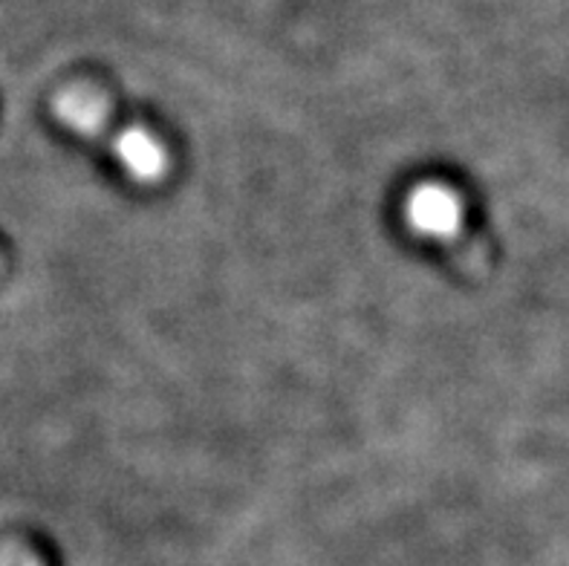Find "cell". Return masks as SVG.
<instances>
[{
	"mask_svg": "<svg viewBox=\"0 0 569 566\" xmlns=\"http://www.w3.org/2000/svg\"><path fill=\"white\" fill-rule=\"evenodd\" d=\"M405 220L426 240H451L462 229V202L446 186H419L405 202Z\"/></svg>",
	"mask_w": 569,
	"mask_h": 566,
	"instance_id": "1",
	"label": "cell"
},
{
	"mask_svg": "<svg viewBox=\"0 0 569 566\" xmlns=\"http://www.w3.org/2000/svg\"><path fill=\"white\" fill-rule=\"evenodd\" d=\"M113 153L128 177L139 182H153L166 173V148L142 128H128L116 137Z\"/></svg>",
	"mask_w": 569,
	"mask_h": 566,
	"instance_id": "2",
	"label": "cell"
},
{
	"mask_svg": "<svg viewBox=\"0 0 569 566\" xmlns=\"http://www.w3.org/2000/svg\"><path fill=\"white\" fill-rule=\"evenodd\" d=\"M7 566H32V564H23V560H21V564H18V560H14V564H7Z\"/></svg>",
	"mask_w": 569,
	"mask_h": 566,
	"instance_id": "4",
	"label": "cell"
},
{
	"mask_svg": "<svg viewBox=\"0 0 569 566\" xmlns=\"http://www.w3.org/2000/svg\"><path fill=\"white\" fill-rule=\"evenodd\" d=\"M56 113L64 122V128L76 130L81 137H96V133H101L104 119H108V108L101 105L99 96L87 93V90H67L56 101Z\"/></svg>",
	"mask_w": 569,
	"mask_h": 566,
	"instance_id": "3",
	"label": "cell"
}]
</instances>
